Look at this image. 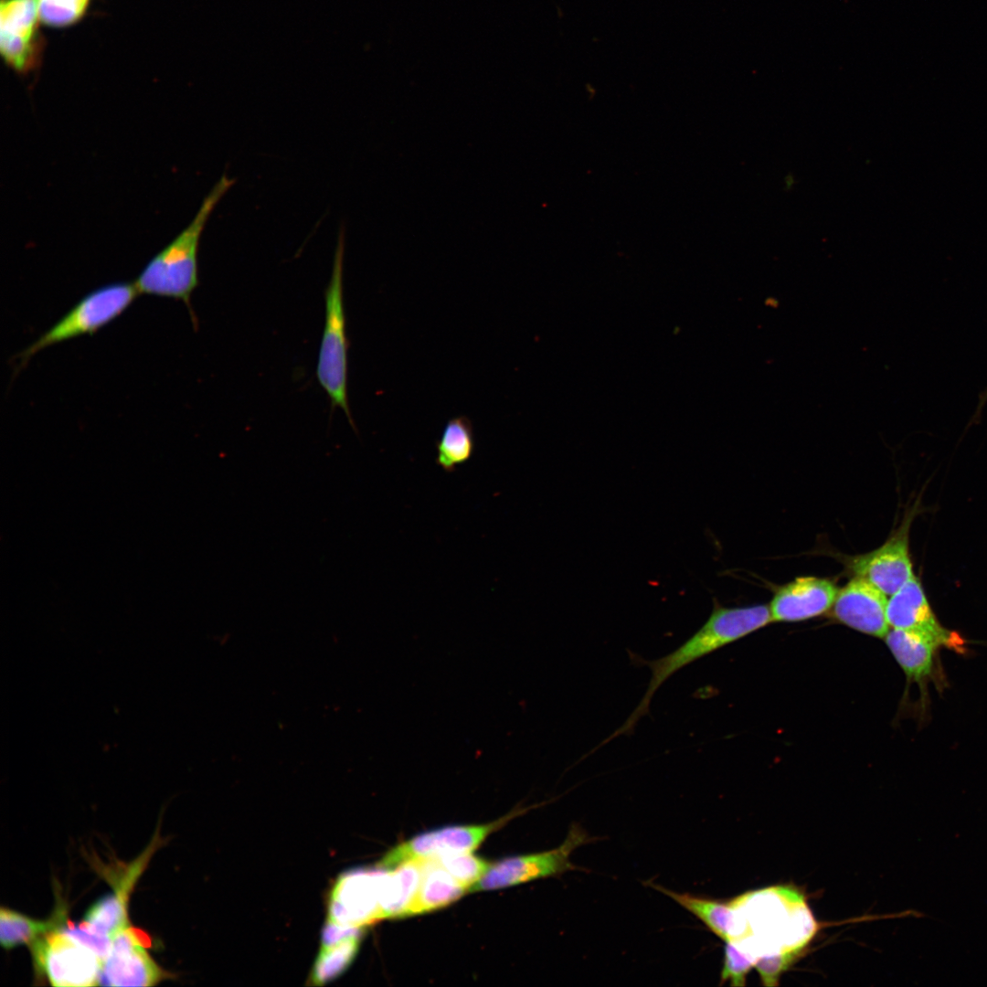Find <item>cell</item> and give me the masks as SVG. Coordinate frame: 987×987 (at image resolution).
Returning a JSON list of instances; mask_svg holds the SVG:
<instances>
[{"label": "cell", "instance_id": "1", "mask_svg": "<svg viewBox=\"0 0 987 987\" xmlns=\"http://www.w3.org/2000/svg\"><path fill=\"white\" fill-rule=\"evenodd\" d=\"M770 621L769 605L727 608L714 600L713 610L706 621L679 647L658 659L642 660L651 671L647 689L626 721L604 739L603 744L620 736L631 735L638 721L649 714L656 691L676 672L758 631Z\"/></svg>", "mask_w": 987, "mask_h": 987}, {"label": "cell", "instance_id": "2", "mask_svg": "<svg viewBox=\"0 0 987 987\" xmlns=\"http://www.w3.org/2000/svg\"><path fill=\"white\" fill-rule=\"evenodd\" d=\"M234 179L223 175L204 198L191 223L143 268L134 284L139 293L182 301L196 324L191 295L198 286L197 253L201 234L215 207Z\"/></svg>", "mask_w": 987, "mask_h": 987}, {"label": "cell", "instance_id": "3", "mask_svg": "<svg viewBox=\"0 0 987 987\" xmlns=\"http://www.w3.org/2000/svg\"><path fill=\"white\" fill-rule=\"evenodd\" d=\"M344 234L339 233L330 281L324 292L325 319L319 349L316 377L332 409L340 408L356 430L347 399V350L343 291Z\"/></svg>", "mask_w": 987, "mask_h": 987}, {"label": "cell", "instance_id": "4", "mask_svg": "<svg viewBox=\"0 0 987 987\" xmlns=\"http://www.w3.org/2000/svg\"><path fill=\"white\" fill-rule=\"evenodd\" d=\"M138 293L134 283L114 282L86 294L52 327L17 355L20 360L18 368L26 366L42 349L96 333L120 316Z\"/></svg>", "mask_w": 987, "mask_h": 987}, {"label": "cell", "instance_id": "5", "mask_svg": "<svg viewBox=\"0 0 987 987\" xmlns=\"http://www.w3.org/2000/svg\"><path fill=\"white\" fill-rule=\"evenodd\" d=\"M28 946L36 972L51 985H99L101 960L60 928L42 934Z\"/></svg>", "mask_w": 987, "mask_h": 987}, {"label": "cell", "instance_id": "6", "mask_svg": "<svg viewBox=\"0 0 987 987\" xmlns=\"http://www.w3.org/2000/svg\"><path fill=\"white\" fill-rule=\"evenodd\" d=\"M147 853L128 869L124 877L116 885L114 892L96 901L86 912L84 919L75 924L64 922L63 931L91 950L103 961L109 955L114 935L129 924L127 902L129 894L138 878Z\"/></svg>", "mask_w": 987, "mask_h": 987}, {"label": "cell", "instance_id": "7", "mask_svg": "<svg viewBox=\"0 0 987 987\" xmlns=\"http://www.w3.org/2000/svg\"><path fill=\"white\" fill-rule=\"evenodd\" d=\"M592 838L578 825H572L565 841L557 848L542 853L507 857L492 864L484 876L469 891L500 889L530 880L561 875L577 869L570 862L575 849Z\"/></svg>", "mask_w": 987, "mask_h": 987}, {"label": "cell", "instance_id": "8", "mask_svg": "<svg viewBox=\"0 0 987 987\" xmlns=\"http://www.w3.org/2000/svg\"><path fill=\"white\" fill-rule=\"evenodd\" d=\"M149 935L130 924L113 938L107 958L101 962L99 985L153 986L169 977L150 956Z\"/></svg>", "mask_w": 987, "mask_h": 987}, {"label": "cell", "instance_id": "9", "mask_svg": "<svg viewBox=\"0 0 987 987\" xmlns=\"http://www.w3.org/2000/svg\"><path fill=\"white\" fill-rule=\"evenodd\" d=\"M510 818L511 815L485 824L447 826L418 834L390 849L377 866L389 869L411 861L472 853Z\"/></svg>", "mask_w": 987, "mask_h": 987}, {"label": "cell", "instance_id": "10", "mask_svg": "<svg viewBox=\"0 0 987 987\" xmlns=\"http://www.w3.org/2000/svg\"><path fill=\"white\" fill-rule=\"evenodd\" d=\"M37 0H1L0 52L17 73L34 69L41 58Z\"/></svg>", "mask_w": 987, "mask_h": 987}, {"label": "cell", "instance_id": "11", "mask_svg": "<svg viewBox=\"0 0 987 987\" xmlns=\"http://www.w3.org/2000/svg\"><path fill=\"white\" fill-rule=\"evenodd\" d=\"M384 869H356L344 874L329 898L328 922L363 929L380 920V887Z\"/></svg>", "mask_w": 987, "mask_h": 987}, {"label": "cell", "instance_id": "12", "mask_svg": "<svg viewBox=\"0 0 987 987\" xmlns=\"http://www.w3.org/2000/svg\"><path fill=\"white\" fill-rule=\"evenodd\" d=\"M911 514L882 546L848 560L854 576L865 578L886 596L894 594L914 575L908 550Z\"/></svg>", "mask_w": 987, "mask_h": 987}, {"label": "cell", "instance_id": "13", "mask_svg": "<svg viewBox=\"0 0 987 987\" xmlns=\"http://www.w3.org/2000/svg\"><path fill=\"white\" fill-rule=\"evenodd\" d=\"M886 618L890 628L922 634L939 646L959 651L963 645L957 633L944 628L937 620L915 575L887 600Z\"/></svg>", "mask_w": 987, "mask_h": 987}, {"label": "cell", "instance_id": "14", "mask_svg": "<svg viewBox=\"0 0 987 987\" xmlns=\"http://www.w3.org/2000/svg\"><path fill=\"white\" fill-rule=\"evenodd\" d=\"M886 595L865 578H854L839 589L832 607L837 621L862 633L885 638L890 627Z\"/></svg>", "mask_w": 987, "mask_h": 987}, {"label": "cell", "instance_id": "15", "mask_svg": "<svg viewBox=\"0 0 987 987\" xmlns=\"http://www.w3.org/2000/svg\"><path fill=\"white\" fill-rule=\"evenodd\" d=\"M838 590L828 578H796L774 593L769 605L770 620L794 622L820 616L832 609Z\"/></svg>", "mask_w": 987, "mask_h": 987}, {"label": "cell", "instance_id": "16", "mask_svg": "<svg viewBox=\"0 0 987 987\" xmlns=\"http://www.w3.org/2000/svg\"><path fill=\"white\" fill-rule=\"evenodd\" d=\"M361 929L327 922L310 976L313 984H324L346 970L358 951Z\"/></svg>", "mask_w": 987, "mask_h": 987}, {"label": "cell", "instance_id": "17", "mask_svg": "<svg viewBox=\"0 0 987 987\" xmlns=\"http://www.w3.org/2000/svg\"><path fill=\"white\" fill-rule=\"evenodd\" d=\"M421 861L419 887L403 918L426 914L444 907L458 900L468 891L436 858Z\"/></svg>", "mask_w": 987, "mask_h": 987}, {"label": "cell", "instance_id": "18", "mask_svg": "<svg viewBox=\"0 0 987 987\" xmlns=\"http://www.w3.org/2000/svg\"><path fill=\"white\" fill-rule=\"evenodd\" d=\"M884 639L908 680L921 684L929 677L939 647L937 642L922 634L893 628Z\"/></svg>", "mask_w": 987, "mask_h": 987}, {"label": "cell", "instance_id": "19", "mask_svg": "<svg viewBox=\"0 0 987 987\" xmlns=\"http://www.w3.org/2000/svg\"><path fill=\"white\" fill-rule=\"evenodd\" d=\"M422 861L384 869L380 887V920L403 918L419 887ZM382 868V867H381Z\"/></svg>", "mask_w": 987, "mask_h": 987}, {"label": "cell", "instance_id": "20", "mask_svg": "<svg viewBox=\"0 0 987 987\" xmlns=\"http://www.w3.org/2000/svg\"><path fill=\"white\" fill-rule=\"evenodd\" d=\"M651 885L696 917L711 932L725 942L736 939L738 914L734 903H725L688 893H677L658 885Z\"/></svg>", "mask_w": 987, "mask_h": 987}, {"label": "cell", "instance_id": "21", "mask_svg": "<svg viewBox=\"0 0 987 987\" xmlns=\"http://www.w3.org/2000/svg\"><path fill=\"white\" fill-rule=\"evenodd\" d=\"M474 448L473 428L470 419L466 416L452 418L448 420L436 441L435 462L444 472H453L472 457Z\"/></svg>", "mask_w": 987, "mask_h": 987}, {"label": "cell", "instance_id": "22", "mask_svg": "<svg viewBox=\"0 0 987 987\" xmlns=\"http://www.w3.org/2000/svg\"><path fill=\"white\" fill-rule=\"evenodd\" d=\"M65 920L64 914L58 912L48 920H36L9 908L0 910V940L2 946L12 949L18 945H30L42 934L60 928Z\"/></svg>", "mask_w": 987, "mask_h": 987}, {"label": "cell", "instance_id": "23", "mask_svg": "<svg viewBox=\"0 0 987 987\" xmlns=\"http://www.w3.org/2000/svg\"><path fill=\"white\" fill-rule=\"evenodd\" d=\"M91 0H37L39 20L51 27H65L79 22Z\"/></svg>", "mask_w": 987, "mask_h": 987}, {"label": "cell", "instance_id": "24", "mask_svg": "<svg viewBox=\"0 0 987 987\" xmlns=\"http://www.w3.org/2000/svg\"><path fill=\"white\" fill-rule=\"evenodd\" d=\"M436 859L468 890L484 876L492 865L470 853L449 854Z\"/></svg>", "mask_w": 987, "mask_h": 987}, {"label": "cell", "instance_id": "25", "mask_svg": "<svg viewBox=\"0 0 987 987\" xmlns=\"http://www.w3.org/2000/svg\"><path fill=\"white\" fill-rule=\"evenodd\" d=\"M803 948L789 949L783 951L761 956L754 961V967L764 986L774 987L779 984L783 972L801 956Z\"/></svg>", "mask_w": 987, "mask_h": 987}, {"label": "cell", "instance_id": "26", "mask_svg": "<svg viewBox=\"0 0 987 987\" xmlns=\"http://www.w3.org/2000/svg\"><path fill=\"white\" fill-rule=\"evenodd\" d=\"M754 967V961L734 941H727L724 950L723 967L720 973L721 984L729 982L733 987L746 985L747 976Z\"/></svg>", "mask_w": 987, "mask_h": 987}]
</instances>
